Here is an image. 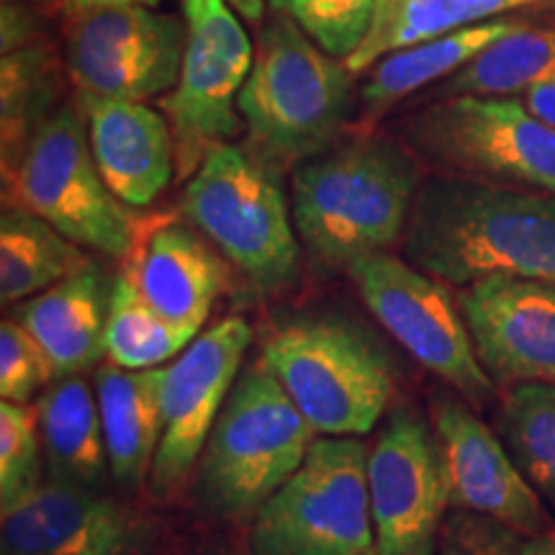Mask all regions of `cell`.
<instances>
[{
  "mask_svg": "<svg viewBox=\"0 0 555 555\" xmlns=\"http://www.w3.org/2000/svg\"><path fill=\"white\" fill-rule=\"evenodd\" d=\"M401 247L412 266L453 286L555 283V196L468 176L422 178Z\"/></svg>",
  "mask_w": 555,
  "mask_h": 555,
  "instance_id": "1",
  "label": "cell"
},
{
  "mask_svg": "<svg viewBox=\"0 0 555 555\" xmlns=\"http://www.w3.org/2000/svg\"><path fill=\"white\" fill-rule=\"evenodd\" d=\"M422 176L414 152L386 137L307 159L291 180V211L301 245L324 266L347 268L404 240Z\"/></svg>",
  "mask_w": 555,
  "mask_h": 555,
  "instance_id": "2",
  "label": "cell"
},
{
  "mask_svg": "<svg viewBox=\"0 0 555 555\" xmlns=\"http://www.w3.org/2000/svg\"><path fill=\"white\" fill-rule=\"evenodd\" d=\"M317 433L266 365L242 367L193 474L198 506L249 525L260 506L307 461Z\"/></svg>",
  "mask_w": 555,
  "mask_h": 555,
  "instance_id": "3",
  "label": "cell"
},
{
  "mask_svg": "<svg viewBox=\"0 0 555 555\" xmlns=\"http://www.w3.org/2000/svg\"><path fill=\"white\" fill-rule=\"evenodd\" d=\"M352 106V73L311 41L294 21L273 13L262 24L253 69L240 93L247 144L278 168L322 155Z\"/></svg>",
  "mask_w": 555,
  "mask_h": 555,
  "instance_id": "4",
  "label": "cell"
},
{
  "mask_svg": "<svg viewBox=\"0 0 555 555\" xmlns=\"http://www.w3.org/2000/svg\"><path fill=\"white\" fill-rule=\"evenodd\" d=\"M260 363L317 437H365L384 420L397 373L384 345L343 317H304L266 339Z\"/></svg>",
  "mask_w": 555,
  "mask_h": 555,
  "instance_id": "5",
  "label": "cell"
},
{
  "mask_svg": "<svg viewBox=\"0 0 555 555\" xmlns=\"http://www.w3.org/2000/svg\"><path fill=\"white\" fill-rule=\"evenodd\" d=\"M183 217L253 286L278 291L294 281L298 232L281 168L249 144H217L189 178Z\"/></svg>",
  "mask_w": 555,
  "mask_h": 555,
  "instance_id": "6",
  "label": "cell"
},
{
  "mask_svg": "<svg viewBox=\"0 0 555 555\" xmlns=\"http://www.w3.org/2000/svg\"><path fill=\"white\" fill-rule=\"evenodd\" d=\"M3 201L106 258L124 260L134 245L139 219L103 180L78 99L37 131L18 168L3 178Z\"/></svg>",
  "mask_w": 555,
  "mask_h": 555,
  "instance_id": "7",
  "label": "cell"
},
{
  "mask_svg": "<svg viewBox=\"0 0 555 555\" xmlns=\"http://www.w3.org/2000/svg\"><path fill=\"white\" fill-rule=\"evenodd\" d=\"M365 466L363 437H317L249 522V555H378Z\"/></svg>",
  "mask_w": 555,
  "mask_h": 555,
  "instance_id": "8",
  "label": "cell"
},
{
  "mask_svg": "<svg viewBox=\"0 0 555 555\" xmlns=\"http://www.w3.org/2000/svg\"><path fill=\"white\" fill-rule=\"evenodd\" d=\"M404 134L440 168L555 196V129L525 103L453 95L409 116Z\"/></svg>",
  "mask_w": 555,
  "mask_h": 555,
  "instance_id": "9",
  "label": "cell"
},
{
  "mask_svg": "<svg viewBox=\"0 0 555 555\" xmlns=\"http://www.w3.org/2000/svg\"><path fill=\"white\" fill-rule=\"evenodd\" d=\"M358 294L378 324L422 367L474 409L489 406L496 384L483 371L466 317L442 281L391 253H373L347 266Z\"/></svg>",
  "mask_w": 555,
  "mask_h": 555,
  "instance_id": "10",
  "label": "cell"
},
{
  "mask_svg": "<svg viewBox=\"0 0 555 555\" xmlns=\"http://www.w3.org/2000/svg\"><path fill=\"white\" fill-rule=\"evenodd\" d=\"M237 16L227 0H183V62L178 82L163 99L180 178H191L208 150L240 131V93L255 50Z\"/></svg>",
  "mask_w": 555,
  "mask_h": 555,
  "instance_id": "11",
  "label": "cell"
},
{
  "mask_svg": "<svg viewBox=\"0 0 555 555\" xmlns=\"http://www.w3.org/2000/svg\"><path fill=\"white\" fill-rule=\"evenodd\" d=\"M65 21L62 60L75 95L144 103L178 82L185 18L121 5Z\"/></svg>",
  "mask_w": 555,
  "mask_h": 555,
  "instance_id": "12",
  "label": "cell"
},
{
  "mask_svg": "<svg viewBox=\"0 0 555 555\" xmlns=\"http://www.w3.org/2000/svg\"><path fill=\"white\" fill-rule=\"evenodd\" d=\"M249 345L253 327L245 319L224 317L165 365L163 435L147 478L150 494L157 502H176L191 486Z\"/></svg>",
  "mask_w": 555,
  "mask_h": 555,
  "instance_id": "13",
  "label": "cell"
},
{
  "mask_svg": "<svg viewBox=\"0 0 555 555\" xmlns=\"http://www.w3.org/2000/svg\"><path fill=\"white\" fill-rule=\"evenodd\" d=\"M365 478L378 555H435L450 502L425 416L409 406L388 414L367 446Z\"/></svg>",
  "mask_w": 555,
  "mask_h": 555,
  "instance_id": "14",
  "label": "cell"
},
{
  "mask_svg": "<svg viewBox=\"0 0 555 555\" xmlns=\"http://www.w3.org/2000/svg\"><path fill=\"white\" fill-rule=\"evenodd\" d=\"M429 416L453 509L491 519L519 538L553 532L543 499L522 476L502 437L478 420L468 401L437 397Z\"/></svg>",
  "mask_w": 555,
  "mask_h": 555,
  "instance_id": "15",
  "label": "cell"
},
{
  "mask_svg": "<svg viewBox=\"0 0 555 555\" xmlns=\"http://www.w3.org/2000/svg\"><path fill=\"white\" fill-rule=\"evenodd\" d=\"M157 527L121 499L44 481L0 517V555H152Z\"/></svg>",
  "mask_w": 555,
  "mask_h": 555,
  "instance_id": "16",
  "label": "cell"
},
{
  "mask_svg": "<svg viewBox=\"0 0 555 555\" xmlns=\"http://www.w3.org/2000/svg\"><path fill=\"white\" fill-rule=\"evenodd\" d=\"M457 307L496 386H555V283L486 278L461 291Z\"/></svg>",
  "mask_w": 555,
  "mask_h": 555,
  "instance_id": "17",
  "label": "cell"
},
{
  "mask_svg": "<svg viewBox=\"0 0 555 555\" xmlns=\"http://www.w3.org/2000/svg\"><path fill=\"white\" fill-rule=\"evenodd\" d=\"M121 273L139 296L178 327L201 332L211 307L229 286L224 255L193 224L170 217L139 221Z\"/></svg>",
  "mask_w": 555,
  "mask_h": 555,
  "instance_id": "18",
  "label": "cell"
},
{
  "mask_svg": "<svg viewBox=\"0 0 555 555\" xmlns=\"http://www.w3.org/2000/svg\"><path fill=\"white\" fill-rule=\"evenodd\" d=\"M88 121L103 180L129 208H147L176 176V139L163 114L142 101L75 95Z\"/></svg>",
  "mask_w": 555,
  "mask_h": 555,
  "instance_id": "19",
  "label": "cell"
},
{
  "mask_svg": "<svg viewBox=\"0 0 555 555\" xmlns=\"http://www.w3.org/2000/svg\"><path fill=\"white\" fill-rule=\"evenodd\" d=\"M114 278L99 262L21 301L13 319L37 339L57 378L80 376L106 358V322Z\"/></svg>",
  "mask_w": 555,
  "mask_h": 555,
  "instance_id": "20",
  "label": "cell"
},
{
  "mask_svg": "<svg viewBox=\"0 0 555 555\" xmlns=\"http://www.w3.org/2000/svg\"><path fill=\"white\" fill-rule=\"evenodd\" d=\"M93 380L111 478L121 489H142L163 435L165 365L127 371L114 363H103L95 367Z\"/></svg>",
  "mask_w": 555,
  "mask_h": 555,
  "instance_id": "21",
  "label": "cell"
},
{
  "mask_svg": "<svg viewBox=\"0 0 555 555\" xmlns=\"http://www.w3.org/2000/svg\"><path fill=\"white\" fill-rule=\"evenodd\" d=\"M47 481L99 489L111 476L95 386L82 376L50 384L34 401Z\"/></svg>",
  "mask_w": 555,
  "mask_h": 555,
  "instance_id": "22",
  "label": "cell"
},
{
  "mask_svg": "<svg viewBox=\"0 0 555 555\" xmlns=\"http://www.w3.org/2000/svg\"><path fill=\"white\" fill-rule=\"evenodd\" d=\"M519 21H486V24L468 26V29L448 34V37L420 41V44L386 54L367 69V80L360 88L365 114L376 119L416 90L442 78H453L457 69L466 67L476 54L515 31Z\"/></svg>",
  "mask_w": 555,
  "mask_h": 555,
  "instance_id": "23",
  "label": "cell"
},
{
  "mask_svg": "<svg viewBox=\"0 0 555 555\" xmlns=\"http://www.w3.org/2000/svg\"><path fill=\"white\" fill-rule=\"evenodd\" d=\"M67 69L50 44L24 47L0 62V129H3V178L18 168L37 131L65 106L60 103Z\"/></svg>",
  "mask_w": 555,
  "mask_h": 555,
  "instance_id": "24",
  "label": "cell"
},
{
  "mask_svg": "<svg viewBox=\"0 0 555 555\" xmlns=\"http://www.w3.org/2000/svg\"><path fill=\"white\" fill-rule=\"evenodd\" d=\"M530 3L535 0H380L376 24L345 65L352 75L367 73L386 54L486 24Z\"/></svg>",
  "mask_w": 555,
  "mask_h": 555,
  "instance_id": "25",
  "label": "cell"
},
{
  "mask_svg": "<svg viewBox=\"0 0 555 555\" xmlns=\"http://www.w3.org/2000/svg\"><path fill=\"white\" fill-rule=\"evenodd\" d=\"M93 260L37 214L5 208L0 217V301L16 307Z\"/></svg>",
  "mask_w": 555,
  "mask_h": 555,
  "instance_id": "26",
  "label": "cell"
},
{
  "mask_svg": "<svg viewBox=\"0 0 555 555\" xmlns=\"http://www.w3.org/2000/svg\"><path fill=\"white\" fill-rule=\"evenodd\" d=\"M555 67V29L519 24L515 31L496 39L466 67L457 69L440 93L453 95H491L509 99L527 93L543 75Z\"/></svg>",
  "mask_w": 555,
  "mask_h": 555,
  "instance_id": "27",
  "label": "cell"
},
{
  "mask_svg": "<svg viewBox=\"0 0 555 555\" xmlns=\"http://www.w3.org/2000/svg\"><path fill=\"white\" fill-rule=\"evenodd\" d=\"M499 433L522 476L555 515V386L504 388Z\"/></svg>",
  "mask_w": 555,
  "mask_h": 555,
  "instance_id": "28",
  "label": "cell"
},
{
  "mask_svg": "<svg viewBox=\"0 0 555 555\" xmlns=\"http://www.w3.org/2000/svg\"><path fill=\"white\" fill-rule=\"evenodd\" d=\"M201 332L178 327L159 317L139 296L127 275H114L111 307L106 322V358L108 363L127 371H150L176 360Z\"/></svg>",
  "mask_w": 555,
  "mask_h": 555,
  "instance_id": "29",
  "label": "cell"
},
{
  "mask_svg": "<svg viewBox=\"0 0 555 555\" xmlns=\"http://www.w3.org/2000/svg\"><path fill=\"white\" fill-rule=\"evenodd\" d=\"M332 57H352L376 24L380 0H268Z\"/></svg>",
  "mask_w": 555,
  "mask_h": 555,
  "instance_id": "30",
  "label": "cell"
},
{
  "mask_svg": "<svg viewBox=\"0 0 555 555\" xmlns=\"http://www.w3.org/2000/svg\"><path fill=\"white\" fill-rule=\"evenodd\" d=\"M37 409L31 404H0V515L39 489L44 478Z\"/></svg>",
  "mask_w": 555,
  "mask_h": 555,
  "instance_id": "31",
  "label": "cell"
},
{
  "mask_svg": "<svg viewBox=\"0 0 555 555\" xmlns=\"http://www.w3.org/2000/svg\"><path fill=\"white\" fill-rule=\"evenodd\" d=\"M57 380V373L16 319L0 324V397L13 404H31L47 386Z\"/></svg>",
  "mask_w": 555,
  "mask_h": 555,
  "instance_id": "32",
  "label": "cell"
},
{
  "mask_svg": "<svg viewBox=\"0 0 555 555\" xmlns=\"http://www.w3.org/2000/svg\"><path fill=\"white\" fill-rule=\"evenodd\" d=\"M519 535L468 512L442 522L435 555H517Z\"/></svg>",
  "mask_w": 555,
  "mask_h": 555,
  "instance_id": "33",
  "label": "cell"
},
{
  "mask_svg": "<svg viewBox=\"0 0 555 555\" xmlns=\"http://www.w3.org/2000/svg\"><path fill=\"white\" fill-rule=\"evenodd\" d=\"M37 31L39 21L34 18L29 0H3V54L37 44Z\"/></svg>",
  "mask_w": 555,
  "mask_h": 555,
  "instance_id": "34",
  "label": "cell"
},
{
  "mask_svg": "<svg viewBox=\"0 0 555 555\" xmlns=\"http://www.w3.org/2000/svg\"><path fill=\"white\" fill-rule=\"evenodd\" d=\"M525 106L530 108L540 121H545L547 127L555 129V67L527 90Z\"/></svg>",
  "mask_w": 555,
  "mask_h": 555,
  "instance_id": "35",
  "label": "cell"
},
{
  "mask_svg": "<svg viewBox=\"0 0 555 555\" xmlns=\"http://www.w3.org/2000/svg\"><path fill=\"white\" fill-rule=\"evenodd\" d=\"M57 5L62 16L73 18L88 11L121 9V5H144V9H155V5H159V0H60Z\"/></svg>",
  "mask_w": 555,
  "mask_h": 555,
  "instance_id": "36",
  "label": "cell"
},
{
  "mask_svg": "<svg viewBox=\"0 0 555 555\" xmlns=\"http://www.w3.org/2000/svg\"><path fill=\"white\" fill-rule=\"evenodd\" d=\"M517 555H555V530L540 538H519Z\"/></svg>",
  "mask_w": 555,
  "mask_h": 555,
  "instance_id": "37",
  "label": "cell"
},
{
  "mask_svg": "<svg viewBox=\"0 0 555 555\" xmlns=\"http://www.w3.org/2000/svg\"><path fill=\"white\" fill-rule=\"evenodd\" d=\"M227 3L240 13V18H245L247 24H260L262 16H266L268 0H227Z\"/></svg>",
  "mask_w": 555,
  "mask_h": 555,
  "instance_id": "38",
  "label": "cell"
},
{
  "mask_svg": "<svg viewBox=\"0 0 555 555\" xmlns=\"http://www.w3.org/2000/svg\"><path fill=\"white\" fill-rule=\"evenodd\" d=\"M29 3H34V5H54V3H60V0H29Z\"/></svg>",
  "mask_w": 555,
  "mask_h": 555,
  "instance_id": "39",
  "label": "cell"
},
{
  "mask_svg": "<svg viewBox=\"0 0 555 555\" xmlns=\"http://www.w3.org/2000/svg\"><path fill=\"white\" fill-rule=\"evenodd\" d=\"M553 11H555V0H553Z\"/></svg>",
  "mask_w": 555,
  "mask_h": 555,
  "instance_id": "40",
  "label": "cell"
}]
</instances>
